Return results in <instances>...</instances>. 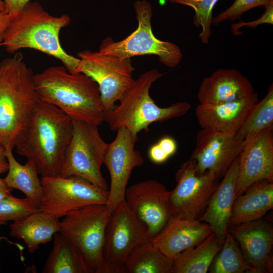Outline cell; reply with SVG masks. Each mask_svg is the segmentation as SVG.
Masks as SVG:
<instances>
[{"instance_id": "obj_34", "label": "cell", "mask_w": 273, "mask_h": 273, "mask_svg": "<svg viewBox=\"0 0 273 273\" xmlns=\"http://www.w3.org/2000/svg\"><path fill=\"white\" fill-rule=\"evenodd\" d=\"M157 143L169 158L173 155L176 152L177 144L175 140L172 137L163 136Z\"/></svg>"}, {"instance_id": "obj_16", "label": "cell", "mask_w": 273, "mask_h": 273, "mask_svg": "<svg viewBox=\"0 0 273 273\" xmlns=\"http://www.w3.org/2000/svg\"><path fill=\"white\" fill-rule=\"evenodd\" d=\"M272 129H266L244 141L238 157L235 198L254 183L262 180L273 182Z\"/></svg>"}, {"instance_id": "obj_19", "label": "cell", "mask_w": 273, "mask_h": 273, "mask_svg": "<svg viewBox=\"0 0 273 273\" xmlns=\"http://www.w3.org/2000/svg\"><path fill=\"white\" fill-rule=\"evenodd\" d=\"M258 102L257 93L241 100L213 104H199L196 115L201 128L236 134L246 117Z\"/></svg>"}, {"instance_id": "obj_40", "label": "cell", "mask_w": 273, "mask_h": 273, "mask_svg": "<svg viewBox=\"0 0 273 273\" xmlns=\"http://www.w3.org/2000/svg\"><path fill=\"white\" fill-rule=\"evenodd\" d=\"M2 238L0 237V240L2 239Z\"/></svg>"}, {"instance_id": "obj_26", "label": "cell", "mask_w": 273, "mask_h": 273, "mask_svg": "<svg viewBox=\"0 0 273 273\" xmlns=\"http://www.w3.org/2000/svg\"><path fill=\"white\" fill-rule=\"evenodd\" d=\"M222 246L213 232L198 245L181 252L174 260L172 273H206Z\"/></svg>"}, {"instance_id": "obj_24", "label": "cell", "mask_w": 273, "mask_h": 273, "mask_svg": "<svg viewBox=\"0 0 273 273\" xmlns=\"http://www.w3.org/2000/svg\"><path fill=\"white\" fill-rule=\"evenodd\" d=\"M43 273H93L81 252L65 236L54 235L53 246Z\"/></svg>"}, {"instance_id": "obj_29", "label": "cell", "mask_w": 273, "mask_h": 273, "mask_svg": "<svg viewBox=\"0 0 273 273\" xmlns=\"http://www.w3.org/2000/svg\"><path fill=\"white\" fill-rule=\"evenodd\" d=\"M209 270L211 273H255L254 269L245 259L236 240L229 231Z\"/></svg>"}, {"instance_id": "obj_10", "label": "cell", "mask_w": 273, "mask_h": 273, "mask_svg": "<svg viewBox=\"0 0 273 273\" xmlns=\"http://www.w3.org/2000/svg\"><path fill=\"white\" fill-rule=\"evenodd\" d=\"M79 72L90 77L97 84L106 111L112 108L134 81L135 69L131 58L121 59L88 50L80 51Z\"/></svg>"}, {"instance_id": "obj_21", "label": "cell", "mask_w": 273, "mask_h": 273, "mask_svg": "<svg viewBox=\"0 0 273 273\" xmlns=\"http://www.w3.org/2000/svg\"><path fill=\"white\" fill-rule=\"evenodd\" d=\"M238 157L229 167L222 180L219 182L205 211L198 219L211 227L213 232L222 244L228 232L229 218L235 199Z\"/></svg>"}, {"instance_id": "obj_6", "label": "cell", "mask_w": 273, "mask_h": 273, "mask_svg": "<svg viewBox=\"0 0 273 273\" xmlns=\"http://www.w3.org/2000/svg\"><path fill=\"white\" fill-rule=\"evenodd\" d=\"M111 213L108 205H91L70 212L60 221L59 233L81 252L93 273H107L103 249Z\"/></svg>"}, {"instance_id": "obj_33", "label": "cell", "mask_w": 273, "mask_h": 273, "mask_svg": "<svg viewBox=\"0 0 273 273\" xmlns=\"http://www.w3.org/2000/svg\"><path fill=\"white\" fill-rule=\"evenodd\" d=\"M265 11L263 14L256 20L249 22H240L233 23L231 25V30L233 34L237 36L240 34L238 30L242 27H250L255 28L258 25L263 24H273V0L264 6Z\"/></svg>"}, {"instance_id": "obj_5", "label": "cell", "mask_w": 273, "mask_h": 273, "mask_svg": "<svg viewBox=\"0 0 273 273\" xmlns=\"http://www.w3.org/2000/svg\"><path fill=\"white\" fill-rule=\"evenodd\" d=\"M163 75L153 69L141 74L134 80L120 100L119 105L106 112L105 122L111 130L123 127L138 135L141 131H148L153 123L181 117L189 111L191 105L187 102L160 107L151 98L150 89L152 84Z\"/></svg>"}, {"instance_id": "obj_18", "label": "cell", "mask_w": 273, "mask_h": 273, "mask_svg": "<svg viewBox=\"0 0 273 273\" xmlns=\"http://www.w3.org/2000/svg\"><path fill=\"white\" fill-rule=\"evenodd\" d=\"M212 233L208 224L198 219L172 217L150 242L174 260L183 251L198 245Z\"/></svg>"}, {"instance_id": "obj_15", "label": "cell", "mask_w": 273, "mask_h": 273, "mask_svg": "<svg viewBox=\"0 0 273 273\" xmlns=\"http://www.w3.org/2000/svg\"><path fill=\"white\" fill-rule=\"evenodd\" d=\"M244 140L236 134H227L202 128L197 133L196 144L190 158L195 162L197 173L209 171L220 179L237 158Z\"/></svg>"}, {"instance_id": "obj_37", "label": "cell", "mask_w": 273, "mask_h": 273, "mask_svg": "<svg viewBox=\"0 0 273 273\" xmlns=\"http://www.w3.org/2000/svg\"><path fill=\"white\" fill-rule=\"evenodd\" d=\"M8 162L5 155V148L0 146V174L8 171Z\"/></svg>"}, {"instance_id": "obj_12", "label": "cell", "mask_w": 273, "mask_h": 273, "mask_svg": "<svg viewBox=\"0 0 273 273\" xmlns=\"http://www.w3.org/2000/svg\"><path fill=\"white\" fill-rule=\"evenodd\" d=\"M176 185L169 191L172 217L199 219L205 211L220 179L208 171L197 173L195 162H185L175 174Z\"/></svg>"}, {"instance_id": "obj_23", "label": "cell", "mask_w": 273, "mask_h": 273, "mask_svg": "<svg viewBox=\"0 0 273 273\" xmlns=\"http://www.w3.org/2000/svg\"><path fill=\"white\" fill-rule=\"evenodd\" d=\"M60 230L59 218L41 211L14 221L10 225V235L22 239L30 253L35 252L40 245L51 241L54 235Z\"/></svg>"}, {"instance_id": "obj_35", "label": "cell", "mask_w": 273, "mask_h": 273, "mask_svg": "<svg viewBox=\"0 0 273 273\" xmlns=\"http://www.w3.org/2000/svg\"><path fill=\"white\" fill-rule=\"evenodd\" d=\"M5 5V12L12 14L20 10L31 0H2Z\"/></svg>"}, {"instance_id": "obj_1", "label": "cell", "mask_w": 273, "mask_h": 273, "mask_svg": "<svg viewBox=\"0 0 273 273\" xmlns=\"http://www.w3.org/2000/svg\"><path fill=\"white\" fill-rule=\"evenodd\" d=\"M40 100L52 104L72 120L99 126L106 111L97 84L83 73H72L64 66H53L34 74Z\"/></svg>"}, {"instance_id": "obj_30", "label": "cell", "mask_w": 273, "mask_h": 273, "mask_svg": "<svg viewBox=\"0 0 273 273\" xmlns=\"http://www.w3.org/2000/svg\"><path fill=\"white\" fill-rule=\"evenodd\" d=\"M170 2L179 4L192 8L194 11L193 23L197 28H201L199 38L201 42L209 43L212 31V11L219 0H169Z\"/></svg>"}, {"instance_id": "obj_11", "label": "cell", "mask_w": 273, "mask_h": 273, "mask_svg": "<svg viewBox=\"0 0 273 273\" xmlns=\"http://www.w3.org/2000/svg\"><path fill=\"white\" fill-rule=\"evenodd\" d=\"M151 239L125 201L112 212L105 231L103 255L107 273L126 272L124 264L139 245Z\"/></svg>"}, {"instance_id": "obj_31", "label": "cell", "mask_w": 273, "mask_h": 273, "mask_svg": "<svg viewBox=\"0 0 273 273\" xmlns=\"http://www.w3.org/2000/svg\"><path fill=\"white\" fill-rule=\"evenodd\" d=\"M40 211V205L33 199L26 196L18 198L11 194L0 201V225Z\"/></svg>"}, {"instance_id": "obj_2", "label": "cell", "mask_w": 273, "mask_h": 273, "mask_svg": "<svg viewBox=\"0 0 273 273\" xmlns=\"http://www.w3.org/2000/svg\"><path fill=\"white\" fill-rule=\"evenodd\" d=\"M72 132V119L41 100L15 148L18 154L34 162L42 177L58 176Z\"/></svg>"}, {"instance_id": "obj_13", "label": "cell", "mask_w": 273, "mask_h": 273, "mask_svg": "<svg viewBox=\"0 0 273 273\" xmlns=\"http://www.w3.org/2000/svg\"><path fill=\"white\" fill-rule=\"evenodd\" d=\"M125 201L146 230L151 240L172 218L169 191L155 180H146L127 187Z\"/></svg>"}, {"instance_id": "obj_25", "label": "cell", "mask_w": 273, "mask_h": 273, "mask_svg": "<svg viewBox=\"0 0 273 273\" xmlns=\"http://www.w3.org/2000/svg\"><path fill=\"white\" fill-rule=\"evenodd\" d=\"M5 155L8 162V174L4 178L8 187L23 192L39 205L43 196L41 180L34 162L27 160L25 164H21L15 158L12 149L6 146Z\"/></svg>"}, {"instance_id": "obj_20", "label": "cell", "mask_w": 273, "mask_h": 273, "mask_svg": "<svg viewBox=\"0 0 273 273\" xmlns=\"http://www.w3.org/2000/svg\"><path fill=\"white\" fill-rule=\"evenodd\" d=\"M255 92L249 80L233 69H219L203 78L198 88L200 104H213L249 97Z\"/></svg>"}, {"instance_id": "obj_7", "label": "cell", "mask_w": 273, "mask_h": 273, "mask_svg": "<svg viewBox=\"0 0 273 273\" xmlns=\"http://www.w3.org/2000/svg\"><path fill=\"white\" fill-rule=\"evenodd\" d=\"M134 7L138 23L135 31L120 41L106 38L102 41L99 51L121 59L154 55L165 66L177 67L183 59L181 50L175 43L155 37L151 27L153 13L150 3L146 0H138L134 2Z\"/></svg>"}, {"instance_id": "obj_14", "label": "cell", "mask_w": 273, "mask_h": 273, "mask_svg": "<svg viewBox=\"0 0 273 273\" xmlns=\"http://www.w3.org/2000/svg\"><path fill=\"white\" fill-rule=\"evenodd\" d=\"M138 135L121 127L117 130L114 140L107 144L103 164L110 175L109 204L112 212L125 201L128 182L133 170L144 164L140 152L135 149Z\"/></svg>"}, {"instance_id": "obj_9", "label": "cell", "mask_w": 273, "mask_h": 273, "mask_svg": "<svg viewBox=\"0 0 273 273\" xmlns=\"http://www.w3.org/2000/svg\"><path fill=\"white\" fill-rule=\"evenodd\" d=\"M43 196L40 209L58 218L95 204H109V191L76 176L41 177Z\"/></svg>"}, {"instance_id": "obj_22", "label": "cell", "mask_w": 273, "mask_h": 273, "mask_svg": "<svg viewBox=\"0 0 273 273\" xmlns=\"http://www.w3.org/2000/svg\"><path fill=\"white\" fill-rule=\"evenodd\" d=\"M272 208L273 182L254 183L235 199L229 226L261 219Z\"/></svg>"}, {"instance_id": "obj_38", "label": "cell", "mask_w": 273, "mask_h": 273, "mask_svg": "<svg viewBox=\"0 0 273 273\" xmlns=\"http://www.w3.org/2000/svg\"><path fill=\"white\" fill-rule=\"evenodd\" d=\"M13 190V189L8 186L4 178L0 177V201L11 195Z\"/></svg>"}, {"instance_id": "obj_4", "label": "cell", "mask_w": 273, "mask_h": 273, "mask_svg": "<svg viewBox=\"0 0 273 273\" xmlns=\"http://www.w3.org/2000/svg\"><path fill=\"white\" fill-rule=\"evenodd\" d=\"M34 74L16 52L0 62V146L15 148L26 130L41 101Z\"/></svg>"}, {"instance_id": "obj_27", "label": "cell", "mask_w": 273, "mask_h": 273, "mask_svg": "<svg viewBox=\"0 0 273 273\" xmlns=\"http://www.w3.org/2000/svg\"><path fill=\"white\" fill-rule=\"evenodd\" d=\"M174 260L150 242L143 243L129 255L124 264L126 272L172 273Z\"/></svg>"}, {"instance_id": "obj_28", "label": "cell", "mask_w": 273, "mask_h": 273, "mask_svg": "<svg viewBox=\"0 0 273 273\" xmlns=\"http://www.w3.org/2000/svg\"><path fill=\"white\" fill-rule=\"evenodd\" d=\"M268 128H273L272 84L264 98L252 108L236 134L246 141Z\"/></svg>"}, {"instance_id": "obj_3", "label": "cell", "mask_w": 273, "mask_h": 273, "mask_svg": "<svg viewBox=\"0 0 273 273\" xmlns=\"http://www.w3.org/2000/svg\"><path fill=\"white\" fill-rule=\"evenodd\" d=\"M10 15L1 44L8 52L14 53L24 48L35 49L60 60L69 72L79 73L80 59L68 54L59 39L61 30L71 22L68 14L53 16L39 3L30 1Z\"/></svg>"}, {"instance_id": "obj_17", "label": "cell", "mask_w": 273, "mask_h": 273, "mask_svg": "<svg viewBox=\"0 0 273 273\" xmlns=\"http://www.w3.org/2000/svg\"><path fill=\"white\" fill-rule=\"evenodd\" d=\"M228 231L239 244L245 259L255 273L272 272L271 225L260 219L230 225Z\"/></svg>"}, {"instance_id": "obj_36", "label": "cell", "mask_w": 273, "mask_h": 273, "mask_svg": "<svg viewBox=\"0 0 273 273\" xmlns=\"http://www.w3.org/2000/svg\"><path fill=\"white\" fill-rule=\"evenodd\" d=\"M11 15L5 12L0 11V45L3 42L6 30L9 24Z\"/></svg>"}, {"instance_id": "obj_39", "label": "cell", "mask_w": 273, "mask_h": 273, "mask_svg": "<svg viewBox=\"0 0 273 273\" xmlns=\"http://www.w3.org/2000/svg\"><path fill=\"white\" fill-rule=\"evenodd\" d=\"M5 5L4 2L0 0V11L5 12Z\"/></svg>"}, {"instance_id": "obj_8", "label": "cell", "mask_w": 273, "mask_h": 273, "mask_svg": "<svg viewBox=\"0 0 273 273\" xmlns=\"http://www.w3.org/2000/svg\"><path fill=\"white\" fill-rule=\"evenodd\" d=\"M72 121V135L60 176H79L108 190L101 171L108 143L101 136L98 126L80 120Z\"/></svg>"}, {"instance_id": "obj_32", "label": "cell", "mask_w": 273, "mask_h": 273, "mask_svg": "<svg viewBox=\"0 0 273 273\" xmlns=\"http://www.w3.org/2000/svg\"><path fill=\"white\" fill-rule=\"evenodd\" d=\"M271 1L235 0L229 7L213 19L212 24L216 26L225 21H233L240 19L241 16L245 12L258 6H264Z\"/></svg>"}]
</instances>
